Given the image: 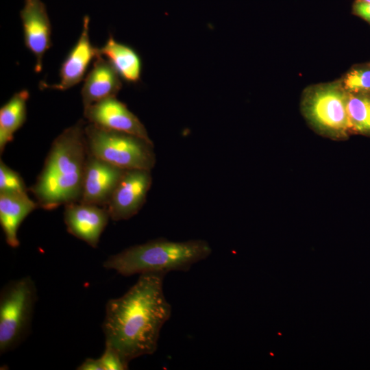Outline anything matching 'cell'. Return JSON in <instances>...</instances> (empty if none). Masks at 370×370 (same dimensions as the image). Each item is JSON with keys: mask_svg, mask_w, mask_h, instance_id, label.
Here are the masks:
<instances>
[{"mask_svg": "<svg viewBox=\"0 0 370 370\" xmlns=\"http://www.w3.org/2000/svg\"><path fill=\"white\" fill-rule=\"evenodd\" d=\"M88 153L124 170L151 171L156 155L151 140L92 123L85 126Z\"/></svg>", "mask_w": 370, "mask_h": 370, "instance_id": "277c9868", "label": "cell"}, {"mask_svg": "<svg viewBox=\"0 0 370 370\" xmlns=\"http://www.w3.org/2000/svg\"><path fill=\"white\" fill-rule=\"evenodd\" d=\"M164 276L140 274L124 295L106 304L101 325L105 344L129 362L156 351L160 331L171 316L172 307L163 289Z\"/></svg>", "mask_w": 370, "mask_h": 370, "instance_id": "6da1fadb", "label": "cell"}, {"mask_svg": "<svg viewBox=\"0 0 370 370\" xmlns=\"http://www.w3.org/2000/svg\"><path fill=\"white\" fill-rule=\"evenodd\" d=\"M347 110L350 132L370 134V92H347Z\"/></svg>", "mask_w": 370, "mask_h": 370, "instance_id": "e0dca14e", "label": "cell"}, {"mask_svg": "<svg viewBox=\"0 0 370 370\" xmlns=\"http://www.w3.org/2000/svg\"><path fill=\"white\" fill-rule=\"evenodd\" d=\"M38 206L27 193H0V224L7 244L18 247V228L23 220Z\"/></svg>", "mask_w": 370, "mask_h": 370, "instance_id": "5bb4252c", "label": "cell"}, {"mask_svg": "<svg viewBox=\"0 0 370 370\" xmlns=\"http://www.w3.org/2000/svg\"><path fill=\"white\" fill-rule=\"evenodd\" d=\"M151 184V171L125 170L106 207L110 219L118 221L136 215L145 203Z\"/></svg>", "mask_w": 370, "mask_h": 370, "instance_id": "52a82bcc", "label": "cell"}, {"mask_svg": "<svg viewBox=\"0 0 370 370\" xmlns=\"http://www.w3.org/2000/svg\"><path fill=\"white\" fill-rule=\"evenodd\" d=\"M85 126L80 119L53 141L42 169L30 188L40 208L51 210L80 201L88 156Z\"/></svg>", "mask_w": 370, "mask_h": 370, "instance_id": "7a4b0ae2", "label": "cell"}, {"mask_svg": "<svg viewBox=\"0 0 370 370\" xmlns=\"http://www.w3.org/2000/svg\"><path fill=\"white\" fill-rule=\"evenodd\" d=\"M84 115L90 123L97 126L151 140L139 119L116 97L101 100L84 108Z\"/></svg>", "mask_w": 370, "mask_h": 370, "instance_id": "9c48e42d", "label": "cell"}, {"mask_svg": "<svg viewBox=\"0 0 370 370\" xmlns=\"http://www.w3.org/2000/svg\"><path fill=\"white\" fill-rule=\"evenodd\" d=\"M362 1H367V2H369V3H370V0H362Z\"/></svg>", "mask_w": 370, "mask_h": 370, "instance_id": "7402d4cb", "label": "cell"}, {"mask_svg": "<svg viewBox=\"0 0 370 370\" xmlns=\"http://www.w3.org/2000/svg\"><path fill=\"white\" fill-rule=\"evenodd\" d=\"M125 171L88 153L79 201L106 207Z\"/></svg>", "mask_w": 370, "mask_h": 370, "instance_id": "8fae6325", "label": "cell"}, {"mask_svg": "<svg viewBox=\"0 0 370 370\" xmlns=\"http://www.w3.org/2000/svg\"><path fill=\"white\" fill-rule=\"evenodd\" d=\"M99 55L106 58L124 81L137 83L142 73V61L138 53L131 47L116 41L110 36L101 47Z\"/></svg>", "mask_w": 370, "mask_h": 370, "instance_id": "9a60e30c", "label": "cell"}, {"mask_svg": "<svg viewBox=\"0 0 370 370\" xmlns=\"http://www.w3.org/2000/svg\"><path fill=\"white\" fill-rule=\"evenodd\" d=\"M24 44L34 56L36 73L42 69L45 53L51 47V25L45 5L41 0H24L20 12Z\"/></svg>", "mask_w": 370, "mask_h": 370, "instance_id": "ba28073f", "label": "cell"}, {"mask_svg": "<svg viewBox=\"0 0 370 370\" xmlns=\"http://www.w3.org/2000/svg\"><path fill=\"white\" fill-rule=\"evenodd\" d=\"M347 101V92L341 82L324 84L305 91L301 108L308 121L319 133L340 140L350 132Z\"/></svg>", "mask_w": 370, "mask_h": 370, "instance_id": "8992f818", "label": "cell"}, {"mask_svg": "<svg viewBox=\"0 0 370 370\" xmlns=\"http://www.w3.org/2000/svg\"><path fill=\"white\" fill-rule=\"evenodd\" d=\"M110 219L106 207L81 201L64 206V221L68 232L94 248Z\"/></svg>", "mask_w": 370, "mask_h": 370, "instance_id": "7c38bea8", "label": "cell"}, {"mask_svg": "<svg viewBox=\"0 0 370 370\" xmlns=\"http://www.w3.org/2000/svg\"><path fill=\"white\" fill-rule=\"evenodd\" d=\"M121 79L112 64L99 55L84 78L81 90L84 108L101 100L116 97L122 88Z\"/></svg>", "mask_w": 370, "mask_h": 370, "instance_id": "4fadbf2b", "label": "cell"}, {"mask_svg": "<svg viewBox=\"0 0 370 370\" xmlns=\"http://www.w3.org/2000/svg\"><path fill=\"white\" fill-rule=\"evenodd\" d=\"M212 253L209 243L201 239L173 241L156 239L136 245L110 256L103 263L123 276L171 271H187Z\"/></svg>", "mask_w": 370, "mask_h": 370, "instance_id": "3957f363", "label": "cell"}, {"mask_svg": "<svg viewBox=\"0 0 370 370\" xmlns=\"http://www.w3.org/2000/svg\"><path fill=\"white\" fill-rule=\"evenodd\" d=\"M89 21V17L85 16L80 36L60 68L59 82L56 84L41 82L40 88L66 90L85 78L90 62L99 55L98 47H95L90 40Z\"/></svg>", "mask_w": 370, "mask_h": 370, "instance_id": "30bf717a", "label": "cell"}, {"mask_svg": "<svg viewBox=\"0 0 370 370\" xmlns=\"http://www.w3.org/2000/svg\"><path fill=\"white\" fill-rule=\"evenodd\" d=\"M353 12L370 24V3L356 0L353 5Z\"/></svg>", "mask_w": 370, "mask_h": 370, "instance_id": "44dd1931", "label": "cell"}, {"mask_svg": "<svg viewBox=\"0 0 370 370\" xmlns=\"http://www.w3.org/2000/svg\"><path fill=\"white\" fill-rule=\"evenodd\" d=\"M27 189L20 174L0 161V193H24Z\"/></svg>", "mask_w": 370, "mask_h": 370, "instance_id": "ffe728a7", "label": "cell"}, {"mask_svg": "<svg viewBox=\"0 0 370 370\" xmlns=\"http://www.w3.org/2000/svg\"><path fill=\"white\" fill-rule=\"evenodd\" d=\"M37 299L34 282L29 276L10 281L0 293V353L18 347L29 332Z\"/></svg>", "mask_w": 370, "mask_h": 370, "instance_id": "5b68a950", "label": "cell"}, {"mask_svg": "<svg viewBox=\"0 0 370 370\" xmlns=\"http://www.w3.org/2000/svg\"><path fill=\"white\" fill-rule=\"evenodd\" d=\"M129 362L111 346L105 344V349L98 358H86L77 368L79 370H126Z\"/></svg>", "mask_w": 370, "mask_h": 370, "instance_id": "ac0fdd59", "label": "cell"}, {"mask_svg": "<svg viewBox=\"0 0 370 370\" xmlns=\"http://www.w3.org/2000/svg\"><path fill=\"white\" fill-rule=\"evenodd\" d=\"M340 82L347 92H370V64L352 69Z\"/></svg>", "mask_w": 370, "mask_h": 370, "instance_id": "d6986e66", "label": "cell"}, {"mask_svg": "<svg viewBox=\"0 0 370 370\" xmlns=\"http://www.w3.org/2000/svg\"><path fill=\"white\" fill-rule=\"evenodd\" d=\"M370 64V63H369Z\"/></svg>", "mask_w": 370, "mask_h": 370, "instance_id": "603a6c76", "label": "cell"}, {"mask_svg": "<svg viewBox=\"0 0 370 370\" xmlns=\"http://www.w3.org/2000/svg\"><path fill=\"white\" fill-rule=\"evenodd\" d=\"M29 97L27 90L15 92L0 109V152L14 138V133L26 120L27 102Z\"/></svg>", "mask_w": 370, "mask_h": 370, "instance_id": "2e32d148", "label": "cell"}]
</instances>
